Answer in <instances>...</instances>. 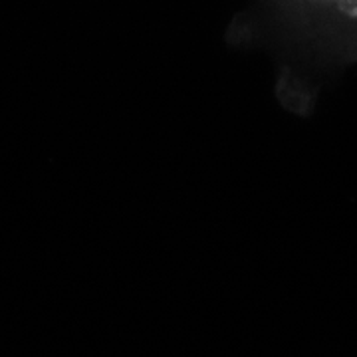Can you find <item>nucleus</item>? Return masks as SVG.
Listing matches in <instances>:
<instances>
[{
	"instance_id": "1",
	"label": "nucleus",
	"mask_w": 357,
	"mask_h": 357,
	"mask_svg": "<svg viewBox=\"0 0 357 357\" xmlns=\"http://www.w3.org/2000/svg\"><path fill=\"white\" fill-rule=\"evenodd\" d=\"M255 38L278 56V96L304 114L335 74L357 64V0H258Z\"/></svg>"
}]
</instances>
